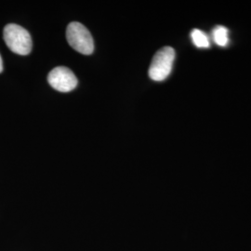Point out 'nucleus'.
Here are the masks:
<instances>
[{"instance_id":"nucleus-1","label":"nucleus","mask_w":251,"mask_h":251,"mask_svg":"<svg viewBox=\"0 0 251 251\" xmlns=\"http://www.w3.org/2000/svg\"><path fill=\"white\" fill-rule=\"evenodd\" d=\"M4 40L9 50L19 55H28L32 50L33 42L30 34L18 25L9 24L4 28Z\"/></svg>"},{"instance_id":"nucleus-2","label":"nucleus","mask_w":251,"mask_h":251,"mask_svg":"<svg viewBox=\"0 0 251 251\" xmlns=\"http://www.w3.org/2000/svg\"><path fill=\"white\" fill-rule=\"evenodd\" d=\"M66 38L69 45L79 53L90 55L94 50V42L90 31L80 23L74 22L67 26Z\"/></svg>"},{"instance_id":"nucleus-3","label":"nucleus","mask_w":251,"mask_h":251,"mask_svg":"<svg viewBox=\"0 0 251 251\" xmlns=\"http://www.w3.org/2000/svg\"><path fill=\"white\" fill-rule=\"evenodd\" d=\"M175 60V50L171 47L160 49L152 58L149 76L154 81L165 80L170 75Z\"/></svg>"},{"instance_id":"nucleus-4","label":"nucleus","mask_w":251,"mask_h":251,"mask_svg":"<svg viewBox=\"0 0 251 251\" xmlns=\"http://www.w3.org/2000/svg\"><path fill=\"white\" fill-rule=\"evenodd\" d=\"M48 82L54 90L60 92H69L77 86V78L67 67L59 66L52 69L48 75Z\"/></svg>"},{"instance_id":"nucleus-5","label":"nucleus","mask_w":251,"mask_h":251,"mask_svg":"<svg viewBox=\"0 0 251 251\" xmlns=\"http://www.w3.org/2000/svg\"><path fill=\"white\" fill-rule=\"evenodd\" d=\"M191 38L194 45L198 49H207L210 46L209 38L207 35L199 29H194L191 32Z\"/></svg>"},{"instance_id":"nucleus-6","label":"nucleus","mask_w":251,"mask_h":251,"mask_svg":"<svg viewBox=\"0 0 251 251\" xmlns=\"http://www.w3.org/2000/svg\"><path fill=\"white\" fill-rule=\"evenodd\" d=\"M229 31L228 29L222 25H218L212 30V37L213 40L220 47H226L229 43V37H228Z\"/></svg>"},{"instance_id":"nucleus-7","label":"nucleus","mask_w":251,"mask_h":251,"mask_svg":"<svg viewBox=\"0 0 251 251\" xmlns=\"http://www.w3.org/2000/svg\"><path fill=\"white\" fill-rule=\"evenodd\" d=\"M3 71V61H2V58L0 56V73H2Z\"/></svg>"}]
</instances>
